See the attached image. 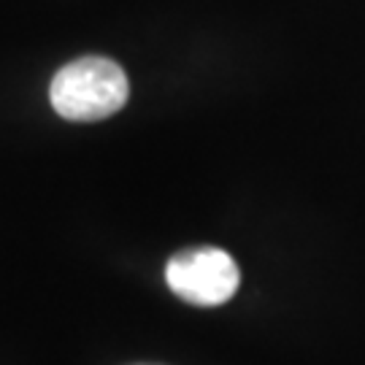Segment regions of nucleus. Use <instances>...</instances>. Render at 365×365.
Segmentation results:
<instances>
[{
    "label": "nucleus",
    "instance_id": "2",
    "mask_svg": "<svg viewBox=\"0 0 365 365\" xmlns=\"http://www.w3.org/2000/svg\"><path fill=\"white\" fill-rule=\"evenodd\" d=\"M165 282L173 295L195 306H222L238 289L241 274L235 260L217 247H197L173 255L165 265Z\"/></svg>",
    "mask_w": 365,
    "mask_h": 365
},
{
    "label": "nucleus",
    "instance_id": "1",
    "mask_svg": "<svg viewBox=\"0 0 365 365\" xmlns=\"http://www.w3.org/2000/svg\"><path fill=\"white\" fill-rule=\"evenodd\" d=\"M130 84L108 57H78L54 73L49 84L52 108L71 122H101L128 103Z\"/></svg>",
    "mask_w": 365,
    "mask_h": 365
}]
</instances>
